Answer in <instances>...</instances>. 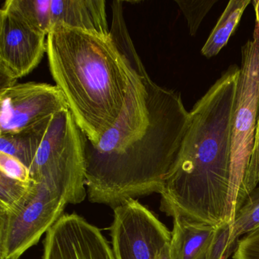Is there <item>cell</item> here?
Masks as SVG:
<instances>
[{
	"label": "cell",
	"mask_w": 259,
	"mask_h": 259,
	"mask_svg": "<svg viewBox=\"0 0 259 259\" xmlns=\"http://www.w3.org/2000/svg\"><path fill=\"white\" fill-rule=\"evenodd\" d=\"M130 65L128 93L117 122L97 145L85 137L89 201L113 209L161 193L190 125L180 94L156 84L142 62Z\"/></svg>",
	"instance_id": "1"
},
{
	"label": "cell",
	"mask_w": 259,
	"mask_h": 259,
	"mask_svg": "<svg viewBox=\"0 0 259 259\" xmlns=\"http://www.w3.org/2000/svg\"><path fill=\"white\" fill-rule=\"evenodd\" d=\"M239 68L231 66L197 101L160 209L168 217L218 227L230 224L231 131Z\"/></svg>",
	"instance_id": "2"
},
{
	"label": "cell",
	"mask_w": 259,
	"mask_h": 259,
	"mask_svg": "<svg viewBox=\"0 0 259 259\" xmlns=\"http://www.w3.org/2000/svg\"><path fill=\"white\" fill-rule=\"evenodd\" d=\"M50 70L86 140L95 145L114 126L125 105L130 62L116 40L59 24L47 37Z\"/></svg>",
	"instance_id": "3"
},
{
	"label": "cell",
	"mask_w": 259,
	"mask_h": 259,
	"mask_svg": "<svg viewBox=\"0 0 259 259\" xmlns=\"http://www.w3.org/2000/svg\"><path fill=\"white\" fill-rule=\"evenodd\" d=\"M29 170L34 181L57 190L68 204L85 199V136L70 110L51 119Z\"/></svg>",
	"instance_id": "4"
},
{
	"label": "cell",
	"mask_w": 259,
	"mask_h": 259,
	"mask_svg": "<svg viewBox=\"0 0 259 259\" xmlns=\"http://www.w3.org/2000/svg\"><path fill=\"white\" fill-rule=\"evenodd\" d=\"M231 131L230 224L243 204L242 189L255 142L259 113V28L242 47Z\"/></svg>",
	"instance_id": "5"
},
{
	"label": "cell",
	"mask_w": 259,
	"mask_h": 259,
	"mask_svg": "<svg viewBox=\"0 0 259 259\" xmlns=\"http://www.w3.org/2000/svg\"><path fill=\"white\" fill-rule=\"evenodd\" d=\"M67 204L57 190L32 180L21 202L0 211V259H20L63 216Z\"/></svg>",
	"instance_id": "6"
},
{
	"label": "cell",
	"mask_w": 259,
	"mask_h": 259,
	"mask_svg": "<svg viewBox=\"0 0 259 259\" xmlns=\"http://www.w3.org/2000/svg\"><path fill=\"white\" fill-rule=\"evenodd\" d=\"M110 230L116 259H156L172 236L157 217L136 199L113 209Z\"/></svg>",
	"instance_id": "7"
},
{
	"label": "cell",
	"mask_w": 259,
	"mask_h": 259,
	"mask_svg": "<svg viewBox=\"0 0 259 259\" xmlns=\"http://www.w3.org/2000/svg\"><path fill=\"white\" fill-rule=\"evenodd\" d=\"M48 35L7 0L0 10V75L13 81L31 73L47 53Z\"/></svg>",
	"instance_id": "8"
},
{
	"label": "cell",
	"mask_w": 259,
	"mask_h": 259,
	"mask_svg": "<svg viewBox=\"0 0 259 259\" xmlns=\"http://www.w3.org/2000/svg\"><path fill=\"white\" fill-rule=\"evenodd\" d=\"M66 110L57 85L31 81L0 89V136L23 131Z\"/></svg>",
	"instance_id": "9"
},
{
	"label": "cell",
	"mask_w": 259,
	"mask_h": 259,
	"mask_svg": "<svg viewBox=\"0 0 259 259\" xmlns=\"http://www.w3.org/2000/svg\"><path fill=\"white\" fill-rule=\"evenodd\" d=\"M42 259H116L100 229L75 213H65L47 232Z\"/></svg>",
	"instance_id": "10"
},
{
	"label": "cell",
	"mask_w": 259,
	"mask_h": 259,
	"mask_svg": "<svg viewBox=\"0 0 259 259\" xmlns=\"http://www.w3.org/2000/svg\"><path fill=\"white\" fill-rule=\"evenodd\" d=\"M51 13L52 28L62 24L98 34L110 33L104 0H52Z\"/></svg>",
	"instance_id": "11"
},
{
	"label": "cell",
	"mask_w": 259,
	"mask_h": 259,
	"mask_svg": "<svg viewBox=\"0 0 259 259\" xmlns=\"http://www.w3.org/2000/svg\"><path fill=\"white\" fill-rule=\"evenodd\" d=\"M172 218L174 228L169 243L172 259H205L216 227L179 216Z\"/></svg>",
	"instance_id": "12"
},
{
	"label": "cell",
	"mask_w": 259,
	"mask_h": 259,
	"mask_svg": "<svg viewBox=\"0 0 259 259\" xmlns=\"http://www.w3.org/2000/svg\"><path fill=\"white\" fill-rule=\"evenodd\" d=\"M53 117L19 133L0 136V152L13 156L30 169Z\"/></svg>",
	"instance_id": "13"
},
{
	"label": "cell",
	"mask_w": 259,
	"mask_h": 259,
	"mask_svg": "<svg viewBox=\"0 0 259 259\" xmlns=\"http://www.w3.org/2000/svg\"><path fill=\"white\" fill-rule=\"evenodd\" d=\"M249 4L251 0H230L201 49L204 57H215L227 45Z\"/></svg>",
	"instance_id": "14"
},
{
	"label": "cell",
	"mask_w": 259,
	"mask_h": 259,
	"mask_svg": "<svg viewBox=\"0 0 259 259\" xmlns=\"http://www.w3.org/2000/svg\"><path fill=\"white\" fill-rule=\"evenodd\" d=\"M259 231V186L254 188L236 212L234 221L230 224V236L239 242L242 235Z\"/></svg>",
	"instance_id": "15"
},
{
	"label": "cell",
	"mask_w": 259,
	"mask_h": 259,
	"mask_svg": "<svg viewBox=\"0 0 259 259\" xmlns=\"http://www.w3.org/2000/svg\"><path fill=\"white\" fill-rule=\"evenodd\" d=\"M13 3L31 25L48 35L52 28V0H13Z\"/></svg>",
	"instance_id": "16"
},
{
	"label": "cell",
	"mask_w": 259,
	"mask_h": 259,
	"mask_svg": "<svg viewBox=\"0 0 259 259\" xmlns=\"http://www.w3.org/2000/svg\"><path fill=\"white\" fill-rule=\"evenodd\" d=\"M32 179L23 182L10 178L0 172V211H6L17 205L31 189Z\"/></svg>",
	"instance_id": "17"
},
{
	"label": "cell",
	"mask_w": 259,
	"mask_h": 259,
	"mask_svg": "<svg viewBox=\"0 0 259 259\" xmlns=\"http://www.w3.org/2000/svg\"><path fill=\"white\" fill-rule=\"evenodd\" d=\"M238 244L231 239L230 224L224 223L216 227L205 259H228L236 251Z\"/></svg>",
	"instance_id": "18"
},
{
	"label": "cell",
	"mask_w": 259,
	"mask_h": 259,
	"mask_svg": "<svg viewBox=\"0 0 259 259\" xmlns=\"http://www.w3.org/2000/svg\"><path fill=\"white\" fill-rule=\"evenodd\" d=\"M218 0H176L188 22L189 34L195 36L206 15Z\"/></svg>",
	"instance_id": "19"
},
{
	"label": "cell",
	"mask_w": 259,
	"mask_h": 259,
	"mask_svg": "<svg viewBox=\"0 0 259 259\" xmlns=\"http://www.w3.org/2000/svg\"><path fill=\"white\" fill-rule=\"evenodd\" d=\"M259 183V113L257 119V131H256L255 142L252 151L251 160L247 169L242 189L243 202L250 192L257 187Z\"/></svg>",
	"instance_id": "20"
},
{
	"label": "cell",
	"mask_w": 259,
	"mask_h": 259,
	"mask_svg": "<svg viewBox=\"0 0 259 259\" xmlns=\"http://www.w3.org/2000/svg\"><path fill=\"white\" fill-rule=\"evenodd\" d=\"M0 172L20 181L31 180L29 169L26 166L13 156L2 152H0Z\"/></svg>",
	"instance_id": "21"
},
{
	"label": "cell",
	"mask_w": 259,
	"mask_h": 259,
	"mask_svg": "<svg viewBox=\"0 0 259 259\" xmlns=\"http://www.w3.org/2000/svg\"><path fill=\"white\" fill-rule=\"evenodd\" d=\"M170 242L165 244L156 256V259H172L170 251Z\"/></svg>",
	"instance_id": "22"
},
{
	"label": "cell",
	"mask_w": 259,
	"mask_h": 259,
	"mask_svg": "<svg viewBox=\"0 0 259 259\" xmlns=\"http://www.w3.org/2000/svg\"><path fill=\"white\" fill-rule=\"evenodd\" d=\"M252 4L255 10L256 18H257L255 24H257L259 28V0H253Z\"/></svg>",
	"instance_id": "23"
}]
</instances>
